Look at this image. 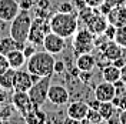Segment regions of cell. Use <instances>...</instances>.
<instances>
[{
  "mask_svg": "<svg viewBox=\"0 0 126 124\" xmlns=\"http://www.w3.org/2000/svg\"><path fill=\"white\" fill-rule=\"evenodd\" d=\"M50 30L62 36L64 39L72 37L79 29V14L76 12L72 13H62L57 12L55 14H50L49 17Z\"/></svg>",
  "mask_w": 126,
  "mask_h": 124,
  "instance_id": "cell-1",
  "label": "cell"
},
{
  "mask_svg": "<svg viewBox=\"0 0 126 124\" xmlns=\"http://www.w3.org/2000/svg\"><path fill=\"white\" fill-rule=\"evenodd\" d=\"M55 54L49 53L46 50L43 51H36L33 56H30L26 62V70L39 77H46V76H53L55 73Z\"/></svg>",
  "mask_w": 126,
  "mask_h": 124,
  "instance_id": "cell-2",
  "label": "cell"
},
{
  "mask_svg": "<svg viewBox=\"0 0 126 124\" xmlns=\"http://www.w3.org/2000/svg\"><path fill=\"white\" fill-rule=\"evenodd\" d=\"M33 22V14L30 10L22 9L19 12V14L10 22V29H9V34L19 43H26L27 41V36L30 31V26Z\"/></svg>",
  "mask_w": 126,
  "mask_h": 124,
  "instance_id": "cell-3",
  "label": "cell"
},
{
  "mask_svg": "<svg viewBox=\"0 0 126 124\" xmlns=\"http://www.w3.org/2000/svg\"><path fill=\"white\" fill-rule=\"evenodd\" d=\"M73 53L76 56L83 53H92L94 47V34L89 29H78L73 34Z\"/></svg>",
  "mask_w": 126,
  "mask_h": 124,
  "instance_id": "cell-4",
  "label": "cell"
},
{
  "mask_svg": "<svg viewBox=\"0 0 126 124\" xmlns=\"http://www.w3.org/2000/svg\"><path fill=\"white\" fill-rule=\"evenodd\" d=\"M50 31L52 30H50L49 19L34 16L33 22H32V26H30L29 36H27V41L36 44V46H42L43 40H45V36H46L47 33H50Z\"/></svg>",
  "mask_w": 126,
  "mask_h": 124,
  "instance_id": "cell-5",
  "label": "cell"
},
{
  "mask_svg": "<svg viewBox=\"0 0 126 124\" xmlns=\"http://www.w3.org/2000/svg\"><path fill=\"white\" fill-rule=\"evenodd\" d=\"M50 86H52V76L42 77L39 81L33 83V86L30 87V90L27 93L30 96L32 103L36 107H42L47 101V93H49Z\"/></svg>",
  "mask_w": 126,
  "mask_h": 124,
  "instance_id": "cell-6",
  "label": "cell"
},
{
  "mask_svg": "<svg viewBox=\"0 0 126 124\" xmlns=\"http://www.w3.org/2000/svg\"><path fill=\"white\" fill-rule=\"evenodd\" d=\"M10 103L13 104L15 110L22 117H26L32 110L34 109V104L32 103L30 96L27 91H13Z\"/></svg>",
  "mask_w": 126,
  "mask_h": 124,
  "instance_id": "cell-7",
  "label": "cell"
},
{
  "mask_svg": "<svg viewBox=\"0 0 126 124\" xmlns=\"http://www.w3.org/2000/svg\"><path fill=\"white\" fill-rule=\"evenodd\" d=\"M43 49L49 51V53H52V54H60L63 50L66 49V39L62 37V36H59V34H56L53 31H50V33H47L46 36H45V40H43Z\"/></svg>",
  "mask_w": 126,
  "mask_h": 124,
  "instance_id": "cell-8",
  "label": "cell"
},
{
  "mask_svg": "<svg viewBox=\"0 0 126 124\" xmlns=\"http://www.w3.org/2000/svg\"><path fill=\"white\" fill-rule=\"evenodd\" d=\"M96 10H94L93 14L85 22V24H86V29H89L94 36H97V34L102 36L105 33V30H106V27H108V24H109V20H108V17L105 14H102L100 12L97 13Z\"/></svg>",
  "mask_w": 126,
  "mask_h": 124,
  "instance_id": "cell-9",
  "label": "cell"
},
{
  "mask_svg": "<svg viewBox=\"0 0 126 124\" xmlns=\"http://www.w3.org/2000/svg\"><path fill=\"white\" fill-rule=\"evenodd\" d=\"M22 10L17 0H0V22L10 23Z\"/></svg>",
  "mask_w": 126,
  "mask_h": 124,
  "instance_id": "cell-10",
  "label": "cell"
},
{
  "mask_svg": "<svg viewBox=\"0 0 126 124\" xmlns=\"http://www.w3.org/2000/svg\"><path fill=\"white\" fill-rule=\"evenodd\" d=\"M47 101L55 106H64L69 101V90L62 84H52L47 93Z\"/></svg>",
  "mask_w": 126,
  "mask_h": 124,
  "instance_id": "cell-11",
  "label": "cell"
},
{
  "mask_svg": "<svg viewBox=\"0 0 126 124\" xmlns=\"http://www.w3.org/2000/svg\"><path fill=\"white\" fill-rule=\"evenodd\" d=\"M116 96V87L113 83H109V81H105L103 80L102 83L94 87V99L100 101H112Z\"/></svg>",
  "mask_w": 126,
  "mask_h": 124,
  "instance_id": "cell-12",
  "label": "cell"
},
{
  "mask_svg": "<svg viewBox=\"0 0 126 124\" xmlns=\"http://www.w3.org/2000/svg\"><path fill=\"white\" fill-rule=\"evenodd\" d=\"M33 86L32 74L27 70H16L15 81H13V91H29Z\"/></svg>",
  "mask_w": 126,
  "mask_h": 124,
  "instance_id": "cell-13",
  "label": "cell"
},
{
  "mask_svg": "<svg viewBox=\"0 0 126 124\" xmlns=\"http://www.w3.org/2000/svg\"><path fill=\"white\" fill-rule=\"evenodd\" d=\"M87 111H89L87 103H85V101H73V103H70L67 106L66 114H67V117H70V118H73V120H76V121L80 123L82 120L86 118Z\"/></svg>",
  "mask_w": 126,
  "mask_h": 124,
  "instance_id": "cell-14",
  "label": "cell"
},
{
  "mask_svg": "<svg viewBox=\"0 0 126 124\" xmlns=\"http://www.w3.org/2000/svg\"><path fill=\"white\" fill-rule=\"evenodd\" d=\"M102 56L108 62H115L123 57V47L119 46L115 40H108L102 46Z\"/></svg>",
  "mask_w": 126,
  "mask_h": 124,
  "instance_id": "cell-15",
  "label": "cell"
},
{
  "mask_svg": "<svg viewBox=\"0 0 126 124\" xmlns=\"http://www.w3.org/2000/svg\"><path fill=\"white\" fill-rule=\"evenodd\" d=\"M96 59L92 53H83V54L76 56L75 60V66L78 67L80 71H92L96 67Z\"/></svg>",
  "mask_w": 126,
  "mask_h": 124,
  "instance_id": "cell-16",
  "label": "cell"
},
{
  "mask_svg": "<svg viewBox=\"0 0 126 124\" xmlns=\"http://www.w3.org/2000/svg\"><path fill=\"white\" fill-rule=\"evenodd\" d=\"M6 57H7L9 66H10L13 70H20L24 64H26V62H27V57L24 56L23 50H20V49L10 51Z\"/></svg>",
  "mask_w": 126,
  "mask_h": 124,
  "instance_id": "cell-17",
  "label": "cell"
},
{
  "mask_svg": "<svg viewBox=\"0 0 126 124\" xmlns=\"http://www.w3.org/2000/svg\"><path fill=\"white\" fill-rule=\"evenodd\" d=\"M26 44V43H24ZM23 43H19V41H16L10 34L6 36V37H1L0 40V53L4 56H7L10 51H13V50H17V49H20V50H23L24 47Z\"/></svg>",
  "mask_w": 126,
  "mask_h": 124,
  "instance_id": "cell-18",
  "label": "cell"
},
{
  "mask_svg": "<svg viewBox=\"0 0 126 124\" xmlns=\"http://www.w3.org/2000/svg\"><path fill=\"white\" fill-rule=\"evenodd\" d=\"M102 77L105 81L109 83H116L118 80H120V67L115 66L113 63L110 62L109 64L103 66L102 69Z\"/></svg>",
  "mask_w": 126,
  "mask_h": 124,
  "instance_id": "cell-19",
  "label": "cell"
},
{
  "mask_svg": "<svg viewBox=\"0 0 126 124\" xmlns=\"http://www.w3.org/2000/svg\"><path fill=\"white\" fill-rule=\"evenodd\" d=\"M106 17H108L109 23L115 24L116 27H118V26H122V24H126V9L120 7L118 4L115 9L110 10V13L106 16Z\"/></svg>",
  "mask_w": 126,
  "mask_h": 124,
  "instance_id": "cell-20",
  "label": "cell"
},
{
  "mask_svg": "<svg viewBox=\"0 0 126 124\" xmlns=\"http://www.w3.org/2000/svg\"><path fill=\"white\" fill-rule=\"evenodd\" d=\"M23 120L27 124H43L47 120V116L46 113L42 110V107H36L34 106V109L32 110L26 117H23Z\"/></svg>",
  "mask_w": 126,
  "mask_h": 124,
  "instance_id": "cell-21",
  "label": "cell"
},
{
  "mask_svg": "<svg viewBox=\"0 0 126 124\" xmlns=\"http://www.w3.org/2000/svg\"><path fill=\"white\" fill-rule=\"evenodd\" d=\"M15 74L16 70L9 67L6 71L0 73V90H13V81H15Z\"/></svg>",
  "mask_w": 126,
  "mask_h": 124,
  "instance_id": "cell-22",
  "label": "cell"
},
{
  "mask_svg": "<svg viewBox=\"0 0 126 124\" xmlns=\"http://www.w3.org/2000/svg\"><path fill=\"white\" fill-rule=\"evenodd\" d=\"M116 111H118V107L112 101H102L99 106V113L102 116L103 121H109L110 118H113Z\"/></svg>",
  "mask_w": 126,
  "mask_h": 124,
  "instance_id": "cell-23",
  "label": "cell"
},
{
  "mask_svg": "<svg viewBox=\"0 0 126 124\" xmlns=\"http://www.w3.org/2000/svg\"><path fill=\"white\" fill-rule=\"evenodd\" d=\"M80 123H89V124H99L103 123V118L99 113V110H94V109H89L87 111V116L85 120H82Z\"/></svg>",
  "mask_w": 126,
  "mask_h": 124,
  "instance_id": "cell-24",
  "label": "cell"
},
{
  "mask_svg": "<svg viewBox=\"0 0 126 124\" xmlns=\"http://www.w3.org/2000/svg\"><path fill=\"white\" fill-rule=\"evenodd\" d=\"M115 41L119 46H122L123 49H126V24L118 26L116 27V34H115Z\"/></svg>",
  "mask_w": 126,
  "mask_h": 124,
  "instance_id": "cell-25",
  "label": "cell"
},
{
  "mask_svg": "<svg viewBox=\"0 0 126 124\" xmlns=\"http://www.w3.org/2000/svg\"><path fill=\"white\" fill-rule=\"evenodd\" d=\"M112 103L118 107V110H126V90L120 91V93H116Z\"/></svg>",
  "mask_w": 126,
  "mask_h": 124,
  "instance_id": "cell-26",
  "label": "cell"
},
{
  "mask_svg": "<svg viewBox=\"0 0 126 124\" xmlns=\"http://www.w3.org/2000/svg\"><path fill=\"white\" fill-rule=\"evenodd\" d=\"M13 110H15L13 104H12V106L3 104V106L0 107V121H6L7 118H10L12 114H13Z\"/></svg>",
  "mask_w": 126,
  "mask_h": 124,
  "instance_id": "cell-27",
  "label": "cell"
},
{
  "mask_svg": "<svg viewBox=\"0 0 126 124\" xmlns=\"http://www.w3.org/2000/svg\"><path fill=\"white\" fill-rule=\"evenodd\" d=\"M37 51V46L36 44H33V43H29V41H26V44H24V47H23V53H24V56L29 59L30 56H33L34 53Z\"/></svg>",
  "mask_w": 126,
  "mask_h": 124,
  "instance_id": "cell-28",
  "label": "cell"
},
{
  "mask_svg": "<svg viewBox=\"0 0 126 124\" xmlns=\"http://www.w3.org/2000/svg\"><path fill=\"white\" fill-rule=\"evenodd\" d=\"M115 34H116V26L109 23L108 27H106V30H105V33H103V36H105L108 40H113L115 39Z\"/></svg>",
  "mask_w": 126,
  "mask_h": 124,
  "instance_id": "cell-29",
  "label": "cell"
},
{
  "mask_svg": "<svg viewBox=\"0 0 126 124\" xmlns=\"http://www.w3.org/2000/svg\"><path fill=\"white\" fill-rule=\"evenodd\" d=\"M92 71H79V76H78V78H79V81L80 83H83V84H87L89 83V80L92 78Z\"/></svg>",
  "mask_w": 126,
  "mask_h": 124,
  "instance_id": "cell-30",
  "label": "cell"
},
{
  "mask_svg": "<svg viewBox=\"0 0 126 124\" xmlns=\"http://www.w3.org/2000/svg\"><path fill=\"white\" fill-rule=\"evenodd\" d=\"M59 12H62V13H72V12H75V7H73L72 3L64 1V3L59 4Z\"/></svg>",
  "mask_w": 126,
  "mask_h": 124,
  "instance_id": "cell-31",
  "label": "cell"
},
{
  "mask_svg": "<svg viewBox=\"0 0 126 124\" xmlns=\"http://www.w3.org/2000/svg\"><path fill=\"white\" fill-rule=\"evenodd\" d=\"M66 69H67L66 67V63L63 62V60H56L55 62V73L56 74H62Z\"/></svg>",
  "mask_w": 126,
  "mask_h": 124,
  "instance_id": "cell-32",
  "label": "cell"
},
{
  "mask_svg": "<svg viewBox=\"0 0 126 124\" xmlns=\"http://www.w3.org/2000/svg\"><path fill=\"white\" fill-rule=\"evenodd\" d=\"M10 66H9V62H7V57L4 54H1L0 53V73H3V71H6Z\"/></svg>",
  "mask_w": 126,
  "mask_h": 124,
  "instance_id": "cell-33",
  "label": "cell"
},
{
  "mask_svg": "<svg viewBox=\"0 0 126 124\" xmlns=\"http://www.w3.org/2000/svg\"><path fill=\"white\" fill-rule=\"evenodd\" d=\"M103 1L105 0H85L86 6H89V7H92V9H99Z\"/></svg>",
  "mask_w": 126,
  "mask_h": 124,
  "instance_id": "cell-34",
  "label": "cell"
},
{
  "mask_svg": "<svg viewBox=\"0 0 126 124\" xmlns=\"http://www.w3.org/2000/svg\"><path fill=\"white\" fill-rule=\"evenodd\" d=\"M50 0H37V7L39 9H43V10H50Z\"/></svg>",
  "mask_w": 126,
  "mask_h": 124,
  "instance_id": "cell-35",
  "label": "cell"
},
{
  "mask_svg": "<svg viewBox=\"0 0 126 124\" xmlns=\"http://www.w3.org/2000/svg\"><path fill=\"white\" fill-rule=\"evenodd\" d=\"M87 106H89V109L99 110V106H100V101L97 100V99H94V100H90V101H87Z\"/></svg>",
  "mask_w": 126,
  "mask_h": 124,
  "instance_id": "cell-36",
  "label": "cell"
},
{
  "mask_svg": "<svg viewBox=\"0 0 126 124\" xmlns=\"http://www.w3.org/2000/svg\"><path fill=\"white\" fill-rule=\"evenodd\" d=\"M19 3H20V7L26 9V10H30V7L33 6V1H32V0H22V1H19Z\"/></svg>",
  "mask_w": 126,
  "mask_h": 124,
  "instance_id": "cell-37",
  "label": "cell"
},
{
  "mask_svg": "<svg viewBox=\"0 0 126 124\" xmlns=\"http://www.w3.org/2000/svg\"><path fill=\"white\" fill-rule=\"evenodd\" d=\"M119 123L126 124V110H119Z\"/></svg>",
  "mask_w": 126,
  "mask_h": 124,
  "instance_id": "cell-38",
  "label": "cell"
},
{
  "mask_svg": "<svg viewBox=\"0 0 126 124\" xmlns=\"http://www.w3.org/2000/svg\"><path fill=\"white\" fill-rule=\"evenodd\" d=\"M120 80H122L123 83H126V64L120 69Z\"/></svg>",
  "mask_w": 126,
  "mask_h": 124,
  "instance_id": "cell-39",
  "label": "cell"
},
{
  "mask_svg": "<svg viewBox=\"0 0 126 124\" xmlns=\"http://www.w3.org/2000/svg\"><path fill=\"white\" fill-rule=\"evenodd\" d=\"M0 40H1V37H0Z\"/></svg>",
  "mask_w": 126,
  "mask_h": 124,
  "instance_id": "cell-40",
  "label": "cell"
}]
</instances>
